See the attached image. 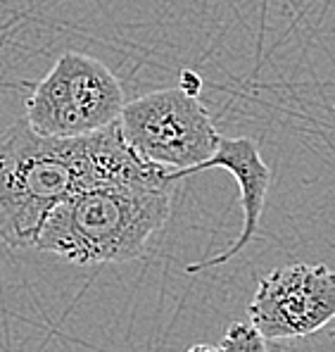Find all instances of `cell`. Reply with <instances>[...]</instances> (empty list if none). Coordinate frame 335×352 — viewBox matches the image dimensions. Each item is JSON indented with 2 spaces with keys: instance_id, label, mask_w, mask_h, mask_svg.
Instances as JSON below:
<instances>
[{
  "instance_id": "1",
  "label": "cell",
  "mask_w": 335,
  "mask_h": 352,
  "mask_svg": "<svg viewBox=\"0 0 335 352\" xmlns=\"http://www.w3.org/2000/svg\"><path fill=\"white\" fill-rule=\"evenodd\" d=\"M176 184L172 172L141 160L119 124L86 136H45L19 119L0 133V241L31 250L55 205L95 186Z\"/></svg>"
},
{
  "instance_id": "2",
  "label": "cell",
  "mask_w": 335,
  "mask_h": 352,
  "mask_svg": "<svg viewBox=\"0 0 335 352\" xmlns=\"http://www.w3.org/2000/svg\"><path fill=\"white\" fill-rule=\"evenodd\" d=\"M172 190L174 184H119L74 193L45 214L31 250L79 267L138 260L172 214Z\"/></svg>"
},
{
  "instance_id": "3",
  "label": "cell",
  "mask_w": 335,
  "mask_h": 352,
  "mask_svg": "<svg viewBox=\"0 0 335 352\" xmlns=\"http://www.w3.org/2000/svg\"><path fill=\"white\" fill-rule=\"evenodd\" d=\"M117 124L126 146L141 160L172 172L174 181L205 162L221 136L200 96L181 86L124 102Z\"/></svg>"
},
{
  "instance_id": "4",
  "label": "cell",
  "mask_w": 335,
  "mask_h": 352,
  "mask_svg": "<svg viewBox=\"0 0 335 352\" xmlns=\"http://www.w3.org/2000/svg\"><path fill=\"white\" fill-rule=\"evenodd\" d=\"M126 102L102 60L67 50L27 98V124L45 136H86L115 124Z\"/></svg>"
},
{
  "instance_id": "5",
  "label": "cell",
  "mask_w": 335,
  "mask_h": 352,
  "mask_svg": "<svg viewBox=\"0 0 335 352\" xmlns=\"http://www.w3.org/2000/svg\"><path fill=\"white\" fill-rule=\"evenodd\" d=\"M250 324L264 340L319 331L335 317V276L328 264H288L257 283Z\"/></svg>"
},
{
  "instance_id": "6",
  "label": "cell",
  "mask_w": 335,
  "mask_h": 352,
  "mask_svg": "<svg viewBox=\"0 0 335 352\" xmlns=\"http://www.w3.org/2000/svg\"><path fill=\"white\" fill-rule=\"evenodd\" d=\"M207 169H226L235 179V184L240 188V205H243V229H240V236L231 243L229 250L219 252L214 257H207V260L188 264L185 274H198L205 272V269L221 267V264L233 260L235 255H240L247 248V243L255 241L257 231H259L262 212H264L266 193H269L271 186V169L262 160L257 143L245 136H219L214 153L205 162H200L198 167L190 169V174H203Z\"/></svg>"
},
{
  "instance_id": "7",
  "label": "cell",
  "mask_w": 335,
  "mask_h": 352,
  "mask_svg": "<svg viewBox=\"0 0 335 352\" xmlns=\"http://www.w3.org/2000/svg\"><path fill=\"white\" fill-rule=\"evenodd\" d=\"M266 352H335V329L333 322L319 331L295 338L266 340Z\"/></svg>"
},
{
  "instance_id": "8",
  "label": "cell",
  "mask_w": 335,
  "mask_h": 352,
  "mask_svg": "<svg viewBox=\"0 0 335 352\" xmlns=\"http://www.w3.org/2000/svg\"><path fill=\"white\" fill-rule=\"evenodd\" d=\"M219 352H266V340L257 333L252 324L231 322L221 338Z\"/></svg>"
},
{
  "instance_id": "9",
  "label": "cell",
  "mask_w": 335,
  "mask_h": 352,
  "mask_svg": "<svg viewBox=\"0 0 335 352\" xmlns=\"http://www.w3.org/2000/svg\"><path fill=\"white\" fill-rule=\"evenodd\" d=\"M183 88V91H188V93H195V96H200V76L195 74V72H190V69H185L181 72V84H178Z\"/></svg>"
},
{
  "instance_id": "10",
  "label": "cell",
  "mask_w": 335,
  "mask_h": 352,
  "mask_svg": "<svg viewBox=\"0 0 335 352\" xmlns=\"http://www.w3.org/2000/svg\"><path fill=\"white\" fill-rule=\"evenodd\" d=\"M185 352H219V348H214V345H209V343H195Z\"/></svg>"
}]
</instances>
